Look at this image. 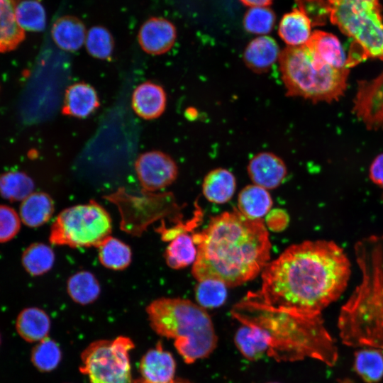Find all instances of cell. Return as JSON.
Listing matches in <instances>:
<instances>
[{
	"label": "cell",
	"instance_id": "1",
	"mask_svg": "<svg viewBox=\"0 0 383 383\" xmlns=\"http://www.w3.org/2000/svg\"><path fill=\"white\" fill-rule=\"evenodd\" d=\"M350 271L346 254L333 241H304L269 262L260 289L245 298L287 312L318 316L345 291Z\"/></svg>",
	"mask_w": 383,
	"mask_h": 383
},
{
	"label": "cell",
	"instance_id": "2",
	"mask_svg": "<svg viewBox=\"0 0 383 383\" xmlns=\"http://www.w3.org/2000/svg\"><path fill=\"white\" fill-rule=\"evenodd\" d=\"M197 248L192 273L199 282L216 279L227 287L255 277L269 263L271 243L262 219H251L238 209L213 217L192 235Z\"/></svg>",
	"mask_w": 383,
	"mask_h": 383
},
{
	"label": "cell",
	"instance_id": "3",
	"mask_svg": "<svg viewBox=\"0 0 383 383\" xmlns=\"http://www.w3.org/2000/svg\"><path fill=\"white\" fill-rule=\"evenodd\" d=\"M232 313L247 325L246 337L256 360L265 355L292 360L309 357L329 366L338 360L335 342L321 315L287 312L246 298L235 306Z\"/></svg>",
	"mask_w": 383,
	"mask_h": 383
},
{
	"label": "cell",
	"instance_id": "4",
	"mask_svg": "<svg viewBox=\"0 0 383 383\" xmlns=\"http://www.w3.org/2000/svg\"><path fill=\"white\" fill-rule=\"evenodd\" d=\"M355 255L361 280L340 309V336L348 346L383 350V235L357 241Z\"/></svg>",
	"mask_w": 383,
	"mask_h": 383
},
{
	"label": "cell",
	"instance_id": "5",
	"mask_svg": "<svg viewBox=\"0 0 383 383\" xmlns=\"http://www.w3.org/2000/svg\"><path fill=\"white\" fill-rule=\"evenodd\" d=\"M150 325L158 335L174 340L185 362L208 357L216 348L217 336L205 309L188 299L161 297L146 307Z\"/></svg>",
	"mask_w": 383,
	"mask_h": 383
},
{
	"label": "cell",
	"instance_id": "6",
	"mask_svg": "<svg viewBox=\"0 0 383 383\" xmlns=\"http://www.w3.org/2000/svg\"><path fill=\"white\" fill-rule=\"evenodd\" d=\"M279 62L287 96L331 102L346 89L349 70L326 64L306 45L286 47L281 51Z\"/></svg>",
	"mask_w": 383,
	"mask_h": 383
},
{
	"label": "cell",
	"instance_id": "7",
	"mask_svg": "<svg viewBox=\"0 0 383 383\" xmlns=\"http://www.w3.org/2000/svg\"><path fill=\"white\" fill-rule=\"evenodd\" d=\"M329 20L353 39L350 53L359 61L383 60V18L379 0H327Z\"/></svg>",
	"mask_w": 383,
	"mask_h": 383
},
{
	"label": "cell",
	"instance_id": "8",
	"mask_svg": "<svg viewBox=\"0 0 383 383\" xmlns=\"http://www.w3.org/2000/svg\"><path fill=\"white\" fill-rule=\"evenodd\" d=\"M112 221L109 212L91 200L62 210L54 221L50 243L70 248H98L111 235Z\"/></svg>",
	"mask_w": 383,
	"mask_h": 383
},
{
	"label": "cell",
	"instance_id": "9",
	"mask_svg": "<svg viewBox=\"0 0 383 383\" xmlns=\"http://www.w3.org/2000/svg\"><path fill=\"white\" fill-rule=\"evenodd\" d=\"M133 348L125 336L96 340L82 352L79 370L90 383H133L129 353Z\"/></svg>",
	"mask_w": 383,
	"mask_h": 383
},
{
	"label": "cell",
	"instance_id": "10",
	"mask_svg": "<svg viewBox=\"0 0 383 383\" xmlns=\"http://www.w3.org/2000/svg\"><path fill=\"white\" fill-rule=\"evenodd\" d=\"M135 170L143 192L150 193L167 187L178 175L175 161L169 155L159 150L140 155L135 162Z\"/></svg>",
	"mask_w": 383,
	"mask_h": 383
},
{
	"label": "cell",
	"instance_id": "11",
	"mask_svg": "<svg viewBox=\"0 0 383 383\" xmlns=\"http://www.w3.org/2000/svg\"><path fill=\"white\" fill-rule=\"evenodd\" d=\"M353 111L367 128L383 129V72L359 83Z\"/></svg>",
	"mask_w": 383,
	"mask_h": 383
},
{
	"label": "cell",
	"instance_id": "12",
	"mask_svg": "<svg viewBox=\"0 0 383 383\" xmlns=\"http://www.w3.org/2000/svg\"><path fill=\"white\" fill-rule=\"evenodd\" d=\"M176 38L175 26L170 21L161 17H152L145 21L138 35L142 50L152 55L167 52L173 47Z\"/></svg>",
	"mask_w": 383,
	"mask_h": 383
},
{
	"label": "cell",
	"instance_id": "13",
	"mask_svg": "<svg viewBox=\"0 0 383 383\" xmlns=\"http://www.w3.org/2000/svg\"><path fill=\"white\" fill-rule=\"evenodd\" d=\"M247 171L254 184L267 190L278 187L287 174L284 161L271 152H260L254 155L248 162Z\"/></svg>",
	"mask_w": 383,
	"mask_h": 383
},
{
	"label": "cell",
	"instance_id": "14",
	"mask_svg": "<svg viewBox=\"0 0 383 383\" xmlns=\"http://www.w3.org/2000/svg\"><path fill=\"white\" fill-rule=\"evenodd\" d=\"M131 105L135 113L145 120L160 117L167 105V95L164 89L152 82H145L133 91Z\"/></svg>",
	"mask_w": 383,
	"mask_h": 383
},
{
	"label": "cell",
	"instance_id": "15",
	"mask_svg": "<svg viewBox=\"0 0 383 383\" xmlns=\"http://www.w3.org/2000/svg\"><path fill=\"white\" fill-rule=\"evenodd\" d=\"M175 360L172 354L158 343L142 357L140 372L143 379L150 383H167L174 379Z\"/></svg>",
	"mask_w": 383,
	"mask_h": 383
},
{
	"label": "cell",
	"instance_id": "16",
	"mask_svg": "<svg viewBox=\"0 0 383 383\" xmlns=\"http://www.w3.org/2000/svg\"><path fill=\"white\" fill-rule=\"evenodd\" d=\"M281 51L276 40L267 35L252 40L243 52V61L252 72L262 74L268 72L279 59Z\"/></svg>",
	"mask_w": 383,
	"mask_h": 383
},
{
	"label": "cell",
	"instance_id": "17",
	"mask_svg": "<svg viewBox=\"0 0 383 383\" xmlns=\"http://www.w3.org/2000/svg\"><path fill=\"white\" fill-rule=\"evenodd\" d=\"M99 106L95 89L85 82L69 86L65 93L62 112L64 115L79 118L90 116Z\"/></svg>",
	"mask_w": 383,
	"mask_h": 383
},
{
	"label": "cell",
	"instance_id": "18",
	"mask_svg": "<svg viewBox=\"0 0 383 383\" xmlns=\"http://www.w3.org/2000/svg\"><path fill=\"white\" fill-rule=\"evenodd\" d=\"M326 64L337 69H348V60L338 38L332 33L315 30L305 44Z\"/></svg>",
	"mask_w": 383,
	"mask_h": 383
},
{
	"label": "cell",
	"instance_id": "19",
	"mask_svg": "<svg viewBox=\"0 0 383 383\" xmlns=\"http://www.w3.org/2000/svg\"><path fill=\"white\" fill-rule=\"evenodd\" d=\"M51 35L56 45L69 52L78 50L85 42L87 31L84 24L73 16H63L52 26Z\"/></svg>",
	"mask_w": 383,
	"mask_h": 383
},
{
	"label": "cell",
	"instance_id": "20",
	"mask_svg": "<svg viewBox=\"0 0 383 383\" xmlns=\"http://www.w3.org/2000/svg\"><path fill=\"white\" fill-rule=\"evenodd\" d=\"M236 189V179L229 170L218 167L209 172L202 183V192L210 202L225 204L230 201Z\"/></svg>",
	"mask_w": 383,
	"mask_h": 383
},
{
	"label": "cell",
	"instance_id": "21",
	"mask_svg": "<svg viewBox=\"0 0 383 383\" xmlns=\"http://www.w3.org/2000/svg\"><path fill=\"white\" fill-rule=\"evenodd\" d=\"M16 328L19 335L29 343L39 342L48 335L50 319L48 313L41 309L29 307L18 314Z\"/></svg>",
	"mask_w": 383,
	"mask_h": 383
},
{
	"label": "cell",
	"instance_id": "22",
	"mask_svg": "<svg viewBox=\"0 0 383 383\" xmlns=\"http://www.w3.org/2000/svg\"><path fill=\"white\" fill-rule=\"evenodd\" d=\"M54 211L52 198L45 192H33L20 206V218L22 222L32 228L47 223Z\"/></svg>",
	"mask_w": 383,
	"mask_h": 383
},
{
	"label": "cell",
	"instance_id": "23",
	"mask_svg": "<svg viewBox=\"0 0 383 383\" xmlns=\"http://www.w3.org/2000/svg\"><path fill=\"white\" fill-rule=\"evenodd\" d=\"M272 199L267 189L255 184L245 186L238 197V211L251 219H262L270 210Z\"/></svg>",
	"mask_w": 383,
	"mask_h": 383
},
{
	"label": "cell",
	"instance_id": "24",
	"mask_svg": "<svg viewBox=\"0 0 383 383\" xmlns=\"http://www.w3.org/2000/svg\"><path fill=\"white\" fill-rule=\"evenodd\" d=\"M311 27L308 18L298 9H294L282 18L278 34L288 46H300L309 41Z\"/></svg>",
	"mask_w": 383,
	"mask_h": 383
},
{
	"label": "cell",
	"instance_id": "25",
	"mask_svg": "<svg viewBox=\"0 0 383 383\" xmlns=\"http://www.w3.org/2000/svg\"><path fill=\"white\" fill-rule=\"evenodd\" d=\"M25 39V30L17 23L13 0H0V53L16 48Z\"/></svg>",
	"mask_w": 383,
	"mask_h": 383
},
{
	"label": "cell",
	"instance_id": "26",
	"mask_svg": "<svg viewBox=\"0 0 383 383\" xmlns=\"http://www.w3.org/2000/svg\"><path fill=\"white\" fill-rule=\"evenodd\" d=\"M196 255L197 248L192 235L186 231L170 240L164 254L167 265L174 270L182 269L193 264Z\"/></svg>",
	"mask_w": 383,
	"mask_h": 383
},
{
	"label": "cell",
	"instance_id": "27",
	"mask_svg": "<svg viewBox=\"0 0 383 383\" xmlns=\"http://www.w3.org/2000/svg\"><path fill=\"white\" fill-rule=\"evenodd\" d=\"M67 291L75 303L87 305L97 299L101 287L97 279L91 272L83 270L69 277Z\"/></svg>",
	"mask_w": 383,
	"mask_h": 383
},
{
	"label": "cell",
	"instance_id": "28",
	"mask_svg": "<svg viewBox=\"0 0 383 383\" xmlns=\"http://www.w3.org/2000/svg\"><path fill=\"white\" fill-rule=\"evenodd\" d=\"M97 248L99 260L108 269L122 270L131 264L132 252L130 247L116 238L109 236Z\"/></svg>",
	"mask_w": 383,
	"mask_h": 383
},
{
	"label": "cell",
	"instance_id": "29",
	"mask_svg": "<svg viewBox=\"0 0 383 383\" xmlns=\"http://www.w3.org/2000/svg\"><path fill=\"white\" fill-rule=\"evenodd\" d=\"M17 23L25 31L40 32L46 26V13L42 0H13Z\"/></svg>",
	"mask_w": 383,
	"mask_h": 383
},
{
	"label": "cell",
	"instance_id": "30",
	"mask_svg": "<svg viewBox=\"0 0 383 383\" xmlns=\"http://www.w3.org/2000/svg\"><path fill=\"white\" fill-rule=\"evenodd\" d=\"M354 368L366 383H377L383 377V354L381 350L365 348L355 353Z\"/></svg>",
	"mask_w": 383,
	"mask_h": 383
},
{
	"label": "cell",
	"instance_id": "31",
	"mask_svg": "<svg viewBox=\"0 0 383 383\" xmlns=\"http://www.w3.org/2000/svg\"><path fill=\"white\" fill-rule=\"evenodd\" d=\"M22 265L26 271L32 276H40L48 272L55 262V253L46 244L34 243L23 252Z\"/></svg>",
	"mask_w": 383,
	"mask_h": 383
},
{
	"label": "cell",
	"instance_id": "32",
	"mask_svg": "<svg viewBox=\"0 0 383 383\" xmlns=\"http://www.w3.org/2000/svg\"><path fill=\"white\" fill-rule=\"evenodd\" d=\"M33 189V179L23 172H7L0 175V195L10 201H23Z\"/></svg>",
	"mask_w": 383,
	"mask_h": 383
},
{
	"label": "cell",
	"instance_id": "33",
	"mask_svg": "<svg viewBox=\"0 0 383 383\" xmlns=\"http://www.w3.org/2000/svg\"><path fill=\"white\" fill-rule=\"evenodd\" d=\"M62 352L57 343L50 338L38 342L31 352L33 365L42 372L54 370L60 364Z\"/></svg>",
	"mask_w": 383,
	"mask_h": 383
},
{
	"label": "cell",
	"instance_id": "34",
	"mask_svg": "<svg viewBox=\"0 0 383 383\" xmlns=\"http://www.w3.org/2000/svg\"><path fill=\"white\" fill-rule=\"evenodd\" d=\"M84 44L88 53L99 60L109 59L114 48L111 33L101 26H95L89 30Z\"/></svg>",
	"mask_w": 383,
	"mask_h": 383
},
{
	"label": "cell",
	"instance_id": "35",
	"mask_svg": "<svg viewBox=\"0 0 383 383\" xmlns=\"http://www.w3.org/2000/svg\"><path fill=\"white\" fill-rule=\"evenodd\" d=\"M198 304L204 309H215L223 305L227 298V286L216 279L199 281L195 288Z\"/></svg>",
	"mask_w": 383,
	"mask_h": 383
},
{
	"label": "cell",
	"instance_id": "36",
	"mask_svg": "<svg viewBox=\"0 0 383 383\" xmlns=\"http://www.w3.org/2000/svg\"><path fill=\"white\" fill-rule=\"evenodd\" d=\"M275 21V13L271 9L266 6L252 7L244 16L243 26L250 33L264 35L272 30Z\"/></svg>",
	"mask_w": 383,
	"mask_h": 383
},
{
	"label": "cell",
	"instance_id": "37",
	"mask_svg": "<svg viewBox=\"0 0 383 383\" xmlns=\"http://www.w3.org/2000/svg\"><path fill=\"white\" fill-rule=\"evenodd\" d=\"M295 2L311 26H323L329 20L330 6L327 0H295Z\"/></svg>",
	"mask_w": 383,
	"mask_h": 383
},
{
	"label": "cell",
	"instance_id": "38",
	"mask_svg": "<svg viewBox=\"0 0 383 383\" xmlns=\"http://www.w3.org/2000/svg\"><path fill=\"white\" fill-rule=\"evenodd\" d=\"M21 218L11 207L0 204V243L13 239L19 232Z\"/></svg>",
	"mask_w": 383,
	"mask_h": 383
},
{
	"label": "cell",
	"instance_id": "39",
	"mask_svg": "<svg viewBox=\"0 0 383 383\" xmlns=\"http://www.w3.org/2000/svg\"><path fill=\"white\" fill-rule=\"evenodd\" d=\"M370 177L375 184L383 188V154L379 155L372 161L370 168Z\"/></svg>",
	"mask_w": 383,
	"mask_h": 383
},
{
	"label": "cell",
	"instance_id": "40",
	"mask_svg": "<svg viewBox=\"0 0 383 383\" xmlns=\"http://www.w3.org/2000/svg\"><path fill=\"white\" fill-rule=\"evenodd\" d=\"M244 5L250 7H264L272 4L273 0H240Z\"/></svg>",
	"mask_w": 383,
	"mask_h": 383
},
{
	"label": "cell",
	"instance_id": "41",
	"mask_svg": "<svg viewBox=\"0 0 383 383\" xmlns=\"http://www.w3.org/2000/svg\"><path fill=\"white\" fill-rule=\"evenodd\" d=\"M133 383H150V382H148L144 380L143 379H141L135 380ZM167 383H190V382H186V381H182V380L172 379V381H170L169 382H167Z\"/></svg>",
	"mask_w": 383,
	"mask_h": 383
},
{
	"label": "cell",
	"instance_id": "42",
	"mask_svg": "<svg viewBox=\"0 0 383 383\" xmlns=\"http://www.w3.org/2000/svg\"><path fill=\"white\" fill-rule=\"evenodd\" d=\"M340 383H351V382L350 381H348V380H344Z\"/></svg>",
	"mask_w": 383,
	"mask_h": 383
},
{
	"label": "cell",
	"instance_id": "43",
	"mask_svg": "<svg viewBox=\"0 0 383 383\" xmlns=\"http://www.w3.org/2000/svg\"><path fill=\"white\" fill-rule=\"evenodd\" d=\"M267 383H278V382H267Z\"/></svg>",
	"mask_w": 383,
	"mask_h": 383
},
{
	"label": "cell",
	"instance_id": "44",
	"mask_svg": "<svg viewBox=\"0 0 383 383\" xmlns=\"http://www.w3.org/2000/svg\"><path fill=\"white\" fill-rule=\"evenodd\" d=\"M0 344H1V335H0Z\"/></svg>",
	"mask_w": 383,
	"mask_h": 383
},
{
	"label": "cell",
	"instance_id": "45",
	"mask_svg": "<svg viewBox=\"0 0 383 383\" xmlns=\"http://www.w3.org/2000/svg\"><path fill=\"white\" fill-rule=\"evenodd\" d=\"M382 203H383V196H382Z\"/></svg>",
	"mask_w": 383,
	"mask_h": 383
}]
</instances>
